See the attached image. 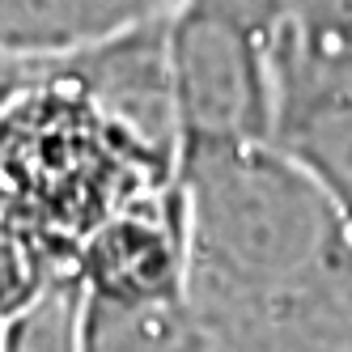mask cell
Returning a JSON list of instances; mask_svg holds the SVG:
<instances>
[{
	"instance_id": "cell-3",
	"label": "cell",
	"mask_w": 352,
	"mask_h": 352,
	"mask_svg": "<svg viewBox=\"0 0 352 352\" xmlns=\"http://www.w3.org/2000/svg\"><path fill=\"white\" fill-rule=\"evenodd\" d=\"M0 352H81V285L56 280L0 318Z\"/></svg>"
},
{
	"instance_id": "cell-1",
	"label": "cell",
	"mask_w": 352,
	"mask_h": 352,
	"mask_svg": "<svg viewBox=\"0 0 352 352\" xmlns=\"http://www.w3.org/2000/svg\"><path fill=\"white\" fill-rule=\"evenodd\" d=\"M166 43L183 153L276 140L280 94L272 30L208 0H183L166 21Z\"/></svg>"
},
{
	"instance_id": "cell-4",
	"label": "cell",
	"mask_w": 352,
	"mask_h": 352,
	"mask_svg": "<svg viewBox=\"0 0 352 352\" xmlns=\"http://www.w3.org/2000/svg\"><path fill=\"white\" fill-rule=\"evenodd\" d=\"M38 77H43V64H34L26 56H13V52L0 47V115H5Z\"/></svg>"
},
{
	"instance_id": "cell-2",
	"label": "cell",
	"mask_w": 352,
	"mask_h": 352,
	"mask_svg": "<svg viewBox=\"0 0 352 352\" xmlns=\"http://www.w3.org/2000/svg\"><path fill=\"white\" fill-rule=\"evenodd\" d=\"M276 144L314 174L352 225V85L289 107L276 123Z\"/></svg>"
}]
</instances>
